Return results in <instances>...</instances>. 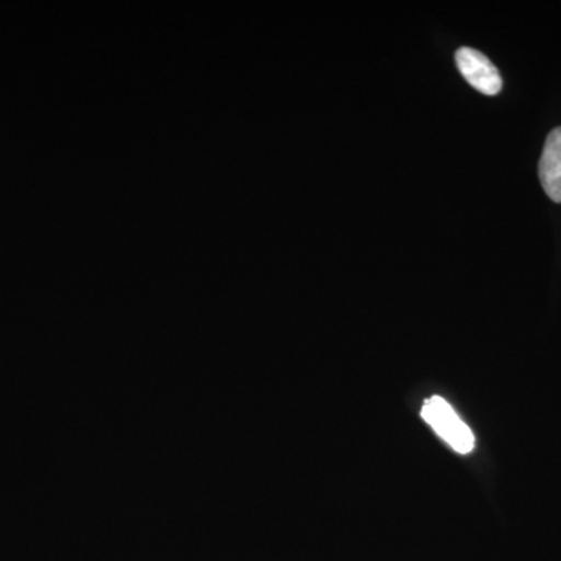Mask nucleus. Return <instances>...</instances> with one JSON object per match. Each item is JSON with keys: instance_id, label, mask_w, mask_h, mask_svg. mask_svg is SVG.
I'll return each instance as SVG.
<instances>
[{"instance_id": "nucleus-1", "label": "nucleus", "mask_w": 561, "mask_h": 561, "mask_svg": "<svg viewBox=\"0 0 561 561\" xmlns=\"http://www.w3.org/2000/svg\"><path fill=\"white\" fill-rule=\"evenodd\" d=\"M423 419L457 453L468 454L474 448V437H472L471 431L468 430L467 424L456 415L451 405L443 400V398H431L424 404Z\"/></svg>"}, {"instance_id": "nucleus-2", "label": "nucleus", "mask_w": 561, "mask_h": 561, "mask_svg": "<svg viewBox=\"0 0 561 561\" xmlns=\"http://www.w3.org/2000/svg\"><path fill=\"white\" fill-rule=\"evenodd\" d=\"M456 62L463 79L476 91L485 95L500 94L502 90L500 70L482 51L471 49V47H461L456 51Z\"/></svg>"}, {"instance_id": "nucleus-3", "label": "nucleus", "mask_w": 561, "mask_h": 561, "mask_svg": "<svg viewBox=\"0 0 561 561\" xmlns=\"http://www.w3.org/2000/svg\"><path fill=\"white\" fill-rule=\"evenodd\" d=\"M538 175L548 197L561 203V128L549 133L542 149Z\"/></svg>"}]
</instances>
